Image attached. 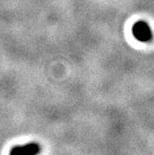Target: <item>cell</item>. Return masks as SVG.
Returning a JSON list of instances; mask_svg holds the SVG:
<instances>
[{
	"instance_id": "1",
	"label": "cell",
	"mask_w": 154,
	"mask_h": 155,
	"mask_svg": "<svg viewBox=\"0 0 154 155\" xmlns=\"http://www.w3.org/2000/svg\"><path fill=\"white\" fill-rule=\"evenodd\" d=\"M133 34L135 36L136 39H138L139 41L147 42L151 40L152 38V32L151 29L149 28V26L146 24L145 22L139 21L133 26Z\"/></svg>"
},
{
	"instance_id": "2",
	"label": "cell",
	"mask_w": 154,
	"mask_h": 155,
	"mask_svg": "<svg viewBox=\"0 0 154 155\" xmlns=\"http://www.w3.org/2000/svg\"><path fill=\"white\" fill-rule=\"evenodd\" d=\"M41 147L36 143L26 144L23 146H15L10 151V155H37L40 153Z\"/></svg>"
}]
</instances>
